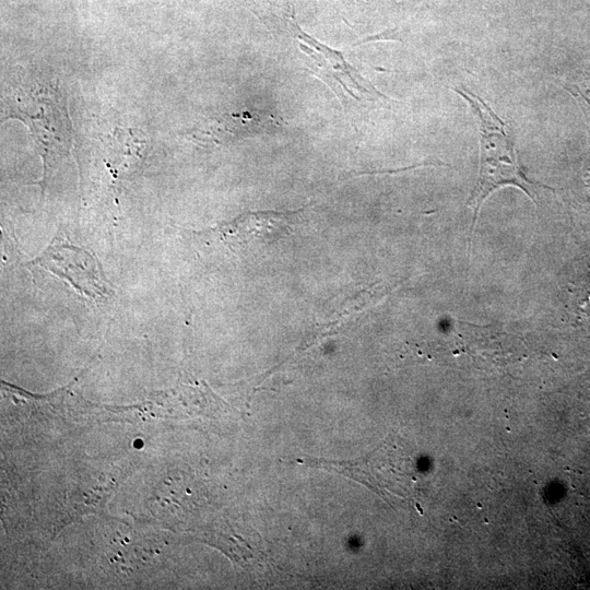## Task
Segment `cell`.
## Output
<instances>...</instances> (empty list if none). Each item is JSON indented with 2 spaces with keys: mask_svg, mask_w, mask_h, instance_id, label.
Masks as SVG:
<instances>
[{
  "mask_svg": "<svg viewBox=\"0 0 590 590\" xmlns=\"http://www.w3.org/2000/svg\"><path fill=\"white\" fill-rule=\"evenodd\" d=\"M455 92L469 104L481 135L479 177L467 203L474 210V233L481 207L494 192L506 186L517 187L538 205L539 190L549 187L528 179L518 162L513 132L490 106L464 88Z\"/></svg>",
  "mask_w": 590,
  "mask_h": 590,
  "instance_id": "6da1fadb",
  "label": "cell"
},
{
  "mask_svg": "<svg viewBox=\"0 0 590 590\" xmlns=\"http://www.w3.org/2000/svg\"><path fill=\"white\" fill-rule=\"evenodd\" d=\"M289 26L297 38L300 51L306 56V67L314 76L324 81L342 102L349 98L358 101L386 99L370 81L361 76L356 67L349 64L344 53L333 50L306 34L293 15L289 19Z\"/></svg>",
  "mask_w": 590,
  "mask_h": 590,
  "instance_id": "7a4b0ae2",
  "label": "cell"
},
{
  "mask_svg": "<svg viewBox=\"0 0 590 590\" xmlns=\"http://www.w3.org/2000/svg\"><path fill=\"white\" fill-rule=\"evenodd\" d=\"M33 266L44 268L58 278L66 280L80 294L93 301L109 299L113 294L98 259L88 251L56 239Z\"/></svg>",
  "mask_w": 590,
  "mask_h": 590,
  "instance_id": "3957f363",
  "label": "cell"
},
{
  "mask_svg": "<svg viewBox=\"0 0 590 590\" xmlns=\"http://www.w3.org/2000/svg\"><path fill=\"white\" fill-rule=\"evenodd\" d=\"M279 118L270 113L244 111L211 120L195 129L192 138L200 145L222 144L224 141L261 134L280 127Z\"/></svg>",
  "mask_w": 590,
  "mask_h": 590,
  "instance_id": "277c9868",
  "label": "cell"
},
{
  "mask_svg": "<svg viewBox=\"0 0 590 590\" xmlns=\"http://www.w3.org/2000/svg\"><path fill=\"white\" fill-rule=\"evenodd\" d=\"M297 214L258 212L223 224L219 232L228 243L242 244L253 239L278 240L286 236Z\"/></svg>",
  "mask_w": 590,
  "mask_h": 590,
  "instance_id": "5b68a950",
  "label": "cell"
}]
</instances>
